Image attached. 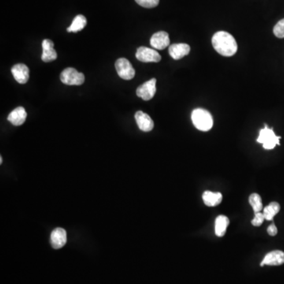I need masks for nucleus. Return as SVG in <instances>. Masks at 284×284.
Here are the masks:
<instances>
[{"instance_id": "f257e3e1", "label": "nucleus", "mask_w": 284, "mask_h": 284, "mask_svg": "<svg viewBox=\"0 0 284 284\" xmlns=\"http://www.w3.org/2000/svg\"><path fill=\"white\" fill-rule=\"evenodd\" d=\"M212 46L221 56L230 57L238 50V44L231 34L227 32L219 31L212 37Z\"/></svg>"}, {"instance_id": "f03ea898", "label": "nucleus", "mask_w": 284, "mask_h": 284, "mask_svg": "<svg viewBox=\"0 0 284 284\" xmlns=\"http://www.w3.org/2000/svg\"><path fill=\"white\" fill-rule=\"evenodd\" d=\"M192 122L197 130L206 132L213 126V118L207 110L197 108L193 110L191 115Z\"/></svg>"}, {"instance_id": "7ed1b4c3", "label": "nucleus", "mask_w": 284, "mask_h": 284, "mask_svg": "<svg viewBox=\"0 0 284 284\" xmlns=\"http://www.w3.org/2000/svg\"><path fill=\"white\" fill-rule=\"evenodd\" d=\"M280 137L275 135L272 129H269L265 125V127L260 131L257 142L262 144L265 149H272L275 145H279Z\"/></svg>"}, {"instance_id": "20e7f679", "label": "nucleus", "mask_w": 284, "mask_h": 284, "mask_svg": "<svg viewBox=\"0 0 284 284\" xmlns=\"http://www.w3.org/2000/svg\"><path fill=\"white\" fill-rule=\"evenodd\" d=\"M61 82L67 86H81L85 82V75L75 68H66L60 75Z\"/></svg>"}, {"instance_id": "39448f33", "label": "nucleus", "mask_w": 284, "mask_h": 284, "mask_svg": "<svg viewBox=\"0 0 284 284\" xmlns=\"http://www.w3.org/2000/svg\"><path fill=\"white\" fill-rule=\"evenodd\" d=\"M115 69L119 76L124 80H131L135 76L134 67L125 58H120L115 62Z\"/></svg>"}, {"instance_id": "423d86ee", "label": "nucleus", "mask_w": 284, "mask_h": 284, "mask_svg": "<svg viewBox=\"0 0 284 284\" xmlns=\"http://www.w3.org/2000/svg\"><path fill=\"white\" fill-rule=\"evenodd\" d=\"M156 79L152 78L151 80L141 85L137 89V96L141 97L144 101H150L153 98L156 92Z\"/></svg>"}, {"instance_id": "0eeeda50", "label": "nucleus", "mask_w": 284, "mask_h": 284, "mask_svg": "<svg viewBox=\"0 0 284 284\" xmlns=\"http://www.w3.org/2000/svg\"><path fill=\"white\" fill-rule=\"evenodd\" d=\"M136 57L143 63H158L161 60V56L156 50L146 47L139 48L136 53Z\"/></svg>"}, {"instance_id": "6e6552de", "label": "nucleus", "mask_w": 284, "mask_h": 284, "mask_svg": "<svg viewBox=\"0 0 284 284\" xmlns=\"http://www.w3.org/2000/svg\"><path fill=\"white\" fill-rule=\"evenodd\" d=\"M169 44V35L164 31L158 32L151 38V46L157 50H164L168 47Z\"/></svg>"}, {"instance_id": "1a4fd4ad", "label": "nucleus", "mask_w": 284, "mask_h": 284, "mask_svg": "<svg viewBox=\"0 0 284 284\" xmlns=\"http://www.w3.org/2000/svg\"><path fill=\"white\" fill-rule=\"evenodd\" d=\"M67 231L61 227L55 229L51 234V244L54 249H60L67 243Z\"/></svg>"}, {"instance_id": "9d476101", "label": "nucleus", "mask_w": 284, "mask_h": 284, "mask_svg": "<svg viewBox=\"0 0 284 284\" xmlns=\"http://www.w3.org/2000/svg\"><path fill=\"white\" fill-rule=\"evenodd\" d=\"M12 75L15 80L17 81L19 83L26 84L28 82L30 78V70L28 67L23 64V63H19L14 66L12 69Z\"/></svg>"}, {"instance_id": "9b49d317", "label": "nucleus", "mask_w": 284, "mask_h": 284, "mask_svg": "<svg viewBox=\"0 0 284 284\" xmlns=\"http://www.w3.org/2000/svg\"><path fill=\"white\" fill-rule=\"evenodd\" d=\"M135 119L140 130L144 132H149L154 127V123L150 116L141 111L136 112Z\"/></svg>"}, {"instance_id": "f8f14e48", "label": "nucleus", "mask_w": 284, "mask_h": 284, "mask_svg": "<svg viewBox=\"0 0 284 284\" xmlns=\"http://www.w3.org/2000/svg\"><path fill=\"white\" fill-rule=\"evenodd\" d=\"M284 263V252L280 250H274L268 252L260 263V266H278Z\"/></svg>"}, {"instance_id": "ddd939ff", "label": "nucleus", "mask_w": 284, "mask_h": 284, "mask_svg": "<svg viewBox=\"0 0 284 284\" xmlns=\"http://www.w3.org/2000/svg\"><path fill=\"white\" fill-rule=\"evenodd\" d=\"M43 53L41 59L45 63L54 61L57 59V53L54 49V43L51 40L45 39L42 42Z\"/></svg>"}, {"instance_id": "4468645a", "label": "nucleus", "mask_w": 284, "mask_h": 284, "mask_svg": "<svg viewBox=\"0 0 284 284\" xmlns=\"http://www.w3.org/2000/svg\"><path fill=\"white\" fill-rule=\"evenodd\" d=\"M190 52V47L186 44H174L169 47V54L175 60H181Z\"/></svg>"}, {"instance_id": "2eb2a0df", "label": "nucleus", "mask_w": 284, "mask_h": 284, "mask_svg": "<svg viewBox=\"0 0 284 284\" xmlns=\"http://www.w3.org/2000/svg\"><path fill=\"white\" fill-rule=\"evenodd\" d=\"M27 113L23 107H19L12 111L8 115V121L14 126H19L23 125L26 122Z\"/></svg>"}, {"instance_id": "dca6fc26", "label": "nucleus", "mask_w": 284, "mask_h": 284, "mask_svg": "<svg viewBox=\"0 0 284 284\" xmlns=\"http://www.w3.org/2000/svg\"><path fill=\"white\" fill-rule=\"evenodd\" d=\"M203 201L204 204L208 207L217 206L223 200L221 193H214L212 191H205L203 193Z\"/></svg>"}, {"instance_id": "f3484780", "label": "nucleus", "mask_w": 284, "mask_h": 284, "mask_svg": "<svg viewBox=\"0 0 284 284\" xmlns=\"http://www.w3.org/2000/svg\"><path fill=\"white\" fill-rule=\"evenodd\" d=\"M230 220L227 216L220 215L215 219V232L218 237H223L227 232V227H228Z\"/></svg>"}, {"instance_id": "a211bd4d", "label": "nucleus", "mask_w": 284, "mask_h": 284, "mask_svg": "<svg viewBox=\"0 0 284 284\" xmlns=\"http://www.w3.org/2000/svg\"><path fill=\"white\" fill-rule=\"evenodd\" d=\"M87 24V20L83 15H78L73 21L72 24L67 28V32L69 33H77L83 30Z\"/></svg>"}, {"instance_id": "6ab92c4d", "label": "nucleus", "mask_w": 284, "mask_h": 284, "mask_svg": "<svg viewBox=\"0 0 284 284\" xmlns=\"http://www.w3.org/2000/svg\"><path fill=\"white\" fill-rule=\"evenodd\" d=\"M279 210H280V205L278 203L275 202V201L270 203L267 206L264 208V212H263L266 220H272L274 216L278 213Z\"/></svg>"}, {"instance_id": "aec40b11", "label": "nucleus", "mask_w": 284, "mask_h": 284, "mask_svg": "<svg viewBox=\"0 0 284 284\" xmlns=\"http://www.w3.org/2000/svg\"><path fill=\"white\" fill-rule=\"evenodd\" d=\"M249 202L254 212H259L263 209L261 197L257 193H252L249 197Z\"/></svg>"}, {"instance_id": "412c9836", "label": "nucleus", "mask_w": 284, "mask_h": 284, "mask_svg": "<svg viewBox=\"0 0 284 284\" xmlns=\"http://www.w3.org/2000/svg\"><path fill=\"white\" fill-rule=\"evenodd\" d=\"M273 33L278 38H284V19L279 21L273 30Z\"/></svg>"}, {"instance_id": "4be33fe9", "label": "nucleus", "mask_w": 284, "mask_h": 284, "mask_svg": "<svg viewBox=\"0 0 284 284\" xmlns=\"http://www.w3.org/2000/svg\"><path fill=\"white\" fill-rule=\"evenodd\" d=\"M136 3L145 8H153L158 6L160 0H135Z\"/></svg>"}, {"instance_id": "5701e85b", "label": "nucleus", "mask_w": 284, "mask_h": 284, "mask_svg": "<svg viewBox=\"0 0 284 284\" xmlns=\"http://www.w3.org/2000/svg\"><path fill=\"white\" fill-rule=\"evenodd\" d=\"M264 219H265V218H264V214L260 213V212H255L254 218L251 221V223L254 227H260V225L264 222Z\"/></svg>"}, {"instance_id": "b1692460", "label": "nucleus", "mask_w": 284, "mask_h": 284, "mask_svg": "<svg viewBox=\"0 0 284 284\" xmlns=\"http://www.w3.org/2000/svg\"><path fill=\"white\" fill-rule=\"evenodd\" d=\"M267 233L271 236H275L278 233V230H277L276 226H275L274 223H271L269 225V227H267Z\"/></svg>"}, {"instance_id": "393cba45", "label": "nucleus", "mask_w": 284, "mask_h": 284, "mask_svg": "<svg viewBox=\"0 0 284 284\" xmlns=\"http://www.w3.org/2000/svg\"><path fill=\"white\" fill-rule=\"evenodd\" d=\"M3 163V158L2 156H0V164H2Z\"/></svg>"}]
</instances>
